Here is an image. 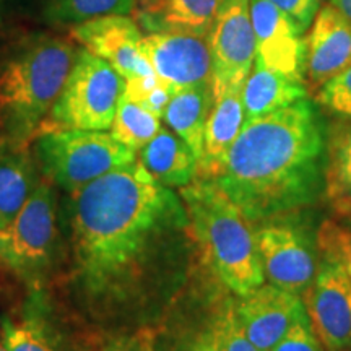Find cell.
<instances>
[{"label":"cell","instance_id":"6da1fadb","mask_svg":"<svg viewBox=\"0 0 351 351\" xmlns=\"http://www.w3.org/2000/svg\"><path fill=\"white\" fill-rule=\"evenodd\" d=\"M70 228L77 276L99 301L124 298L155 245L186 230V207L140 161L72 194Z\"/></svg>","mask_w":351,"mask_h":351},{"label":"cell","instance_id":"7a4b0ae2","mask_svg":"<svg viewBox=\"0 0 351 351\" xmlns=\"http://www.w3.org/2000/svg\"><path fill=\"white\" fill-rule=\"evenodd\" d=\"M326 130L307 98L245 121L215 181L251 221L307 207L326 186Z\"/></svg>","mask_w":351,"mask_h":351},{"label":"cell","instance_id":"3957f363","mask_svg":"<svg viewBox=\"0 0 351 351\" xmlns=\"http://www.w3.org/2000/svg\"><path fill=\"white\" fill-rule=\"evenodd\" d=\"M78 47L52 34L26 38L0 69V135L26 148L62 93Z\"/></svg>","mask_w":351,"mask_h":351},{"label":"cell","instance_id":"277c9868","mask_svg":"<svg viewBox=\"0 0 351 351\" xmlns=\"http://www.w3.org/2000/svg\"><path fill=\"white\" fill-rule=\"evenodd\" d=\"M189 225L223 283L236 295H251L265 282L257 232L217 181L195 179L182 187Z\"/></svg>","mask_w":351,"mask_h":351},{"label":"cell","instance_id":"5b68a950","mask_svg":"<svg viewBox=\"0 0 351 351\" xmlns=\"http://www.w3.org/2000/svg\"><path fill=\"white\" fill-rule=\"evenodd\" d=\"M124 85L125 80L111 64L78 47L62 93L38 135L49 130L111 129Z\"/></svg>","mask_w":351,"mask_h":351},{"label":"cell","instance_id":"8992f818","mask_svg":"<svg viewBox=\"0 0 351 351\" xmlns=\"http://www.w3.org/2000/svg\"><path fill=\"white\" fill-rule=\"evenodd\" d=\"M34 145L46 178L72 194L109 171L135 161V152L104 130L43 132Z\"/></svg>","mask_w":351,"mask_h":351},{"label":"cell","instance_id":"52a82bcc","mask_svg":"<svg viewBox=\"0 0 351 351\" xmlns=\"http://www.w3.org/2000/svg\"><path fill=\"white\" fill-rule=\"evenodd\" d=\"M59 245L56 195L41 179L12 223L0 230V261L28 283H39L51 270Z\"/></svg>","mask_w":351,"mask_h":351},{"label":"cell","instance_id":"ba28073f","mask_svg":"<svg viewBox=\"0 0 351 351\" xmlns=\"http://www.w3.org/2000/svg\"><path fill=\"white\" fill-rule=\"evenodd\" d=\"M213 99L243 86L256 62L251 0H223L208 33Z\"/></svg>","mask_w":351,"mask_h":351},{"label":"cell","instance_id":"9c48e42d","mask_svg":"<svg viewBox=\"0 0 351 351\" xmlns=\"http://www.w3.org/2000/svg\"><path fill=\"white\" fill-rule=\"evenodd\" d=\"M311 327L326 351H351V280L339 265L322 258L304 293Z\"/></svg>","mask_w":351,"mask_h":351},{"label":"cell","instance_id":"30bf717a","mask_svg":"<svg viewBox=\"0 0 351 351\" xmlns=\"http://www.w3.org/2000/svg\"><path fill=\"white\" fill-rule=\"evenodd\" d=\"M263 275L275 287L301 295L314 282V244L309 234L289 223H271L257 231Z\"/></svg>","mask_w":351,"mask_h":351},{"label":"cell","instance_id":"8fae6325","mask_svg":"<svg viewBox=\"0 0 351 351\" xmlns=\"http://www.w3.org/2000/svg\"><path fill=\"white\" fill-rule=\"evenodd\" d=\"M140 51L160 80L174 91L200 83H212V54L208 36L192 33H148Z\"/></svg>","mask_w":351,"mask_h":351},{"label":"cell","instance_id":"7c38bea8","mask_svg":"<svg viewBox=\"0 0 351 351\" xmlns=\"http://www.w3.org/2000/svg\"><path fill=\"white\" fill-rule=\"evenodd\" d=\"M143 33L127 15H108L70 28V39L93 52L127 78L150 75L155 70L140 51Z\"/></svg>","mask_w":351,"mask_h":351},{"label":"cell","instance_id":"4fadbf2b","mask_svg":"<svg viewBox=\"0 0 351 351\" xmlns=\"http://www.w3.org/2000/svg\"><path fill=\"white\" fill-rule=\"evenodd\" d=\"M256 60L283 75L304 80L306 41L298 25L270 0H251Z\"/></svg>","mask_w":351,"mask_h":351},{"label":"cell","instance_id":"5bb4252c","mask_svg":"<svg viewBox=\"0 0 351 351\" xmlns=\"http://www.w3.org/2000/svg\"><path fill=\"white\" fill-rule=\"evenodd\" d=\"M236 313L252 343L261 351H271L306 314V307L296 293L263 283L243 298Z\"/></svg>","mask_w":351,"mask_h":351},{"label":"cell","instance_id":"9a60e30c","mask_svg":"<svg viewBox=\"0 0 351 351\" xmlns=\"http://www.w3.org/2000/svg\"><path fill=\"white\" fill-rule=\"evenodd\" d=\"M351 65V20L332 3L320 7L306 41L304 73L320 88Z\"/></svg>","mask_w":351,"mask_h":351},{"label":"cell","instance_id":"2e32d148","mask_svg":"<svg viewBox=\"0 0 351 351\" xmlns=\"http://www.w3.org/2000/svg\"><path fill=\"white\" fill-rule=\"evenodd\" d=\"M223 0H135V23L145 33L208 36Z\"/></svg>","mask_w":351,"mask_h":351},{"label":"cell","instance_id":"e0dca14e","mask_svg":"<svg viewBox=\"0 0 351 351\" xmlns=\"http://www.w3.org/2000/svg\"><path fill=\"white\" fill-rule=\"evenodd\" d=\"M244 124L243 86H234L225 95L213 99L207 129H205L204 152L197 163L195 179H215L225 168L228 153L238 138Z\"/></svg>","mask_w":351,"mask_h":351},{"label":"cell","instance_id":"ac0fdd59","mask_svg":"<svg viewBox=\"0 0 351 351\" xmlns=\"http://www.w3.org/2000/svg\"><path fill=\"white\" fill-rule=\"evenodd\" d=\"M138 161L158 182L168 187H186L197 178V158L173 130L161 127L140 150Z\"/></svg>","mask_w":351,"mask_h":351},{"label":"cell","instance_id":"d6986e66","mask_svg":"<svg viewBox=\"0 0 351 351\" xmlns=\"http://www.w3.org/2000/svg\"><path fill=\"white\" fill-rule=\"evenodd\" d=\"M306 96L304 80L283 75L256 60L243 85L244 122L287 108Z\"/></svg>","mask_w":351,"mask_h":351},{"label":"cell","instance_id":"ffe728a7","mask_svg":"<svg viewBox=\"0 0 351 351\" xmlns=\"http://www.w3.org/2000/svg\"><path fill=\"white\" fill-rule=\"evenodd\" d=\"M213 106L212 83H200L174 91L163 119L176 135L189 145L197 158L204 152V138L207 121Z\"/></svg>","mask_w":351,"mask_h":351},{"label":"cell","instance_id":"44dd1931","mask_svg":"<svg viewBox=\"0 0 351 351\" xmlns=\"http://www.w3.org/2000/svg\"><path fill=\"white\" fill-rule=\"evenodd\" d=\"M41 179L26 148L0 145V230L15 219Z\"/></svg>","mask_w":351,"mask_h":351},{"label":"cell","instance_id":"7402d4cb","mask_svg":"<svg viewBox=\"0 0 351 351\" xmlns=\"http://www.w3.org/2000/svg\"><path fill=\"white\" fill-rule=\"evenodd\" d=\"M135 0H46L43 16L47 23L75 26L108 15L134 12Z\"/></svg>","mask_w":351,"mask_h":351},{"label":"cell","instance_id":"603a6c76","mask_svg":"<svg viewBox=\"0 0 351 351\" xmlns=\"http://www.w3.org/2000/svg\"><path fill=\"white\" fill-rule=\"evenodd\" d=\"M161 129L160 117L138 103L121 96L116 116L111 124V135L132 152H140Z\"/></svg>","mask_w":351,"mask_h":351},{"label":"cell","instance_id":"cb8c5ba5","mask_svg":"<svg viewBox=\"0 0 351 351\" xmlns=\"http://www.w3.org/2000/svg\"><path fill=\"white\" fill-rule=\"evenodd\" d=\"M324 192L332 204L351 199V127L332 135L327 148Z\"/></svg>","mask_w":351,"mask_h":351},{"label":"cell","instance_id":"d4e9b609","mask_svg":"<svg viewBox=\"0 0 351 351\" xmlns=\"http://www.w3.org/2000/svg\"><path fill=\"white\" fill-rule=\"evenodd\" d=\"M2 340L5 351H70L60 335L38 319L5 322Z\"/></svg>","mask_w":351,"mask_h":351},{"label":"cell","instance_id":"484cf974","mask_svg":"<svg viewBox=\"0 0 351 351\" xmlns=\"http://www.w3.org/2000/svg\"><path fill=\"white\" fill-rule=\"evenodd\" d=\"M315 243L322 258L339 265L351 280V228L335 219H326L319 228Z\"/></svg>","mask_w":351,"mask_h":351},{"label":"cell","instance_id":"4316f807","mask_svg":"<svg viewBox=\"0 0 351 351\" xmlns=\"http://www.w3.org/2000/svg\"><path fill=\"white\" fill-rule=\"evenodd\" d=\"M212 328L221 351H261L245 333L236 313V306L228 307Z\"/></svg>","mask_w":351,"mask_h":351},{"label":"cell","instance_id":"83f0119b","mask_svg":"<svg viewBox=\"0 0 351 351\" xmlns=\"http://www.w3.org/2000/svg\"><path fill=\"white\" fill-rule=\"evenodd\" d=\"M271 351H326L311 327L307 313L301 315Z\"/></svg>","mask_w":351,"mask_h":351},{"label":"cell","instance_id":"f1b7e54d","mask_svg":"<svg viewBox=\"0 0 351 351\" xmlns=\"http://www.w3.org/2000/svg\"><path fill=\"white\" fill-rule=\"evenodd\" d=\"M270 2L283 13H287L298 25L300 32L304 33L313 25L324 0H270Z\"/></svg>","mask_w":351,"mask_h":351},{"label":"cell","instance_id":"f546056e","mask_svg":"<svg viewBox=\"0 0 351 351\" xmlns=\"http://www.w3.org/2000/svg\"><path fill=\"white\" fill-rule=\"evenodd\" d=\"M160 82V77H158L156 73L127 78L124 85V96L127 99L134 101V103H143V101L147 99V96L155 90Z\"/></svg>","mask_w":351,"mask_h":351},{"label":"cell","instance_id":"4dcf8cb0","mask_svg":"<svg viewBox=\"0 0 351 351\" xmlns=\"http://www.w3.org/2000/svg\"><path fill=\"white\" fill-rule=\"evenodd\" d=\"M173 95H174V88L171 86L169 83L161 80L158 83L155 90L147 96V99H145L143 103H140V106L148 109L152 114H155L156 117H160L161 119L166 111V108H168L171 98H173Z\"/></svg>","mask_w":351,"mask_h":351},{"label":"cell","instance_id":"1f68e13d","mask_svg":"<svg viewBox=\"0 0 351 351\" xmlns=\"http://www.w3.org/2000/svg\"><path fill=\"white\" fill-rule=\"evenodd\" d=\"M103 351H147L145 343L138 339H119L108 346H104Z\"/></svg>","mask_w":351,"mask_h":351},{"label":"cell","instance_id":"d6a6232c","mask_svg":"<svg viewBox=\"0 0 351 351\" xmlns=\"http://www.w3.org/2000/svg\"><path fill=\"white\" fill-rule=\"evenodd\" d=\"M191 351H221L217 341V337H215L213 333V328H210L208 332L202 333L199 339L195 340V343L192 345Z\"/></svg>","mask_w":351,"mask_h":351},{"label":"cell","instance_id":"836d02e7","mask_svg":"<svg viewBox=\"0 0 351 351\" xmlns=\"http://www.w3.org/2000/svg\"><path fill=\"white\" fill-rule=\"evenodd\" d=\"M332 205H333V208H335V212L339 213L341 218H346L351 221V199L335 202V204H332Z\"/></svg>","mask_w":351,"mask_h":351},{"label":"cell","instance_id":"e575fe53","mask_svg":"<svg viewBox=\"0 0 351 351\" xmlns=\"http://www.w3.org/2000/svg\"><path fill=\"white\" fill-rule=\"evenodd\" d=\"M330 3L337 10L343 13L346 19L351 20V0H330Z\"/></svg>","mask_w":351,"mask_h":351},{"label":"cell","instance_id":"d590c367","mask_svg":"<svg viewBox=\"0 0 351 351\" xmlns=\"http://www.w3.org/2000/svg\"><path fill=\"white\" fill-rule=\"evenodd\" d=\"M2 142H3V137H2V135H0V145H2Z\"/></svg>","mask_w":351,"mask_h":351}]
</instances>
